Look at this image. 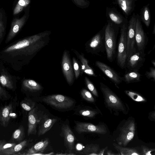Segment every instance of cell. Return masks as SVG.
<instances>
[{
  "label": "cell",
  "mask_w": 155,
  "mask_h": 155,
  "mask_svg": "<svg viewBox=\"0 0 155 155\" xmlns=\"http://www.w3.org/2000/svg\"><path fill=\"white\" fill-rule=\"evenodd\" d=\"M50 34V31H46L25 38L6 48L4 52L14 56L32 55L47 43Z\"/></svg>",
  "instance_id": "cell-1"
},
{
  "label": "cell",
  "mask_w": 155,
  "mask_h": 155,
  "mask_svg": "<svg viewBox=\"0 0 155 155\" xmlns=\"http://www.w3.org/2000/svg\"><path fill=\"white\" fill-rule=\"evenodd\" d=\"M100 89L103 94L104 104L110 113L118 116L120 113L127 114L129 110L128 105L124 102L107 86L100 82Z\"/></svg>",
  "instance_id": "cell-2"
},
{
  "label": "cell",
  "mask_w": 155,
  "mask_h": 155,
  "mask_svg": "<svg viewBox=\"0 0 155 155\" xmlns=\"http://www.w3.org/2000/svg\"><path fill=\"white\" fill-rule=\"evenodd\" d=\"M136 130V123L133 117H129L122 120L115 131L117 144L123 147L127 146L134 138Z\"/></svg>",
  "instance_id": "cell-3"
},
{
  "label": "cell",
  "mask_w": 155,
  "mask_h": 155,
  "mask_svg": "<svg viewBox=\"0 0 155 155\" xmlns=\"http://www.w3.org/2000/svg\"><path fill=\"white\" fill-rule=\"evenodd\" d=\"M104 32V40L107 58L112 62L116 57L117 39L120 28L116 25L107 22Z\"/></svg>",
  "instance_id": "cell-4"
},
{
  "label": "cell",
  "mask_w": 155,
  "mask_h": 155,
  "mask_svg": "<svg viewBox=\"0 0 155 155\" xmlns=\"http://www.w3.org/2000/svg\"><path fill=\"white\" fill-rule=\"evenodd\" d=\"M42 101L47 104L59 110L71 108L75 101L72 98L60 94H53L45 96Z\"/></svg>",
  "instance_id": "cell-5"
},
{
  "label": "cell",
  "mask_w": 155,
  "mask_h": 155,
  "mask_svg": "<svg viewBox=\"0 0 155 155\" xmlns=\"http://www.w3.org/2000/svg\"><path fill=\"white\" fill-rule=\"evenodd\" d=\"M127 24H124L120 28V36L116 55L117 65L122 69L126 68L127 61L126 36Z\"/></svg>",
  "instance_id": "cell-6"
},
{
  "label": "cell",
  "mask_w": 155,
  "mask_h": 155,
  "mask_svg": "<svg viewBox=\"0 0 155 155\" xmlns=\"http://www.w3.org/2000/svg\"><path fill=\"white\" fill-rule=\"evenodd\" d=\"M106 25V24L87 43L86 47L88 52L99 56L105 51L104 32Z\"/></svg>",
  "instance_id": "cell-7"
},
{
  "label": "cell",
  "mask_w": 155,
  "mask_h": 155,
  "mask_svg": "<svg viewBox=\"0 0 155 155\" xmlns=\"http://www.w3.org/2000/svg\"><path fill=\"white\" fill-rule=\"evenodd\" d=\"M136 18V15L134 13L128 21L126 36L127 60L137 51L135 39Z\"/></svg>",
  "instance_id": "cell-8"
},
{
  "label": "cell",
  "mask_w": 155,
  "mask_h": 155,
  "mask_svg": "<svg viewBox=\"0 0 155 155\" xmlns=\"http://www.w3.org/2000/svg\"><path fill=\"white\" fill-rule=\"evenodd\" d=\"M75 130L79 134L86 132L104 134L107 132V127L104 124L95 125L90 123L78 121L75 122Z\"/></svg>",
  "instance_id": "cell-9"
},
{
  "label": "cell",
  "mask_w": 155,
  "mask_h": 155,
  "mask_svg": "<svg viewBox=\"0 0 155 155\" xmlns=\"http://www.w3.org/2000/svg\"><path fill=\"white\" fill-rule=\"evenodd\" d=\"M135 39L137 51L144 52L148 42V38L143 27L139 15L136 14Z\"/></svg>",
  "instance_id": "cell-10"
},
{
  "label": "cell",
  "mask_w": 155,
  "mask_h": 155,
  "mask_svg": "<svg viewBox=\"0 0 155 155\" xmlns=\"http://www.w3.org/2000/svg\"><path fill=\"white\" fill-rule=\"evenodd\" d=\"M145 57L144 52L137 51L127 60L126 68L129 71H138L145 61Z\"/></svg>",
  "instance_id": "cell-11"
},
{
  "label": "cell",
  "mask_w": 155,
  "mask_h": 155,
  "mask_svg": "<svg viewBox=\"0 0 155 155\" xmlns=\"http://www.w3.org/2000/svg\"><path fill=\"white\" fill-rule=\"evenodd\" d=\"M43 114L42 111L39 110L37 107H35L29 111L28 114V125L27 134H36V128Z\"/></svg>",
  "instance_id": "cell-12"
},
{
  "label": "cell",
  "mask_w": 155,
  "mask_h": 155,
  "mask_svg": "<svg viewBox=\"0 0 155 155\" xmlns=\"http://www.w3.org/2000/svg\"><path fill=\"white\" fill-rule=\"evenodd\" d=\"M106 16L107 22L113 23L120 28L124 24L128 22L127 18L124 17L114 7H107Z\"/></svg>",
  "instance_id": "cell-13"
},
{
  "label": "cell",
  "mask_w": 155,
  "mask_h": 155,
  "mask_svg": "<svg viewBox=\"0 0 155 155\" xmlns=\"http://www.w3.org/2000/svg\"><path fill=\"white\" fill-rule=\"evenodd\" d=\"M95 65L109 79L116 84H119L123 80V77L106 64L99 61L95 62Z\"/></svg>",
  "instance_id": "cell-14"
},
{
  "label": "cell",
  "mask_w": 155,
  "mask_h": 155,
  "mask_svg": "<svg viewBox=\"0 0 155 155\" xmlns=\"http://www.w3.org/2000/svg\"><path fill=\"white\" fill-rule=\"evenodd\" d=\"M61 68L66 81L69 85H72L74 81V75L72 64L67 51H64L62 60Z\"/></svg>",
  "instance_id": "cell-15"
},
{
  "label": "cell",
  "mask_w": 155,
  "mask_h": 155,
  "mask_svg": "<svg viewBox=\"0 0 155 155\" xmlns=\"http://www.w3.org/2000/svg\"><path fill=\"white\" fill-rule=\"evenodd\" d=\"M61 136L63 137L65 146L68 152H72L74 149L76 138L70 126L63 124L61 127Z\"/></svg>",
  "instance_id": "cell-16"
},
{
  "label": "cell",
  "mask_w": 155,
  "mask_h": 155,
  "mask_svg": "<svg viewBox=\"0 0 155 155\" xmlns=\"http://www.w3.org/2000/svg\"><path fill=\"white\" fill-rule=\"evenodd\" d=\"M57 121L56 118H51L48 114H43L38 124V136L43 135L48 131Z\"/></svg>",
  "instance_id": "cell-17"
},
{
  "label": "cell",
  "mask_w": 155,
  "mask_h": 155,
  "mask_svg": "<svg viewBox=\"0 0 155 155\" xmlns=\"http://www.w3.org/2000/svg\"><path fill=\"white\" fill-rule=\"evenodd\" d=\"M27 17V15L25 14L20 18H15L13 20L10 30L6 39V43L10 41L18 32L24 25Z\"/></svg>",
  "instance_id": "cell-18"
},
{
  "label": "cell",
  "mask_w": 155,
  "mask_h": 155,
  "mask_svg": "<svg viewBox=\"0 0 155 155\" xmlns=\"http://www.w3.org/2000/svg\"><path fill=\"white\" fill-rule=\"evenodd\" d=\"M138 0H114L112 3L118 6L127 18L134 11Z\"/></svg>",
  "instance_id": "cell-19"
},
{
  "label": "cell",
  "mask_w": 155,
  "mask_h": 155,
  "mask_svg": "<svg viewBox=\"0 0 155 155\" xmlns=\"http://www.w3.org/2000/svg\"><path fill=\"white\" fill-rule=\"evenodd\" d=\"M114 148L118 153L119 155H142L141 148L138 147H127L120 146L117 143L113 144Z\"/></svg>",
  "instance_id": "cell-20"
},
{
  "label": "cell",
  "mask_w": 155,
  "mask_h": 155,
  "mask_svg": "<svg viewBox=\"0 0 155 155\" xmlns=\"http://www.w3.org/2000/svg\"><path fill=\"white\" fill-rule=\"evenodd\" d=\"M12 110L11 103L5 106L0 110V123L4 127L7 126L10 119V114Z\"/></svg>",
  "instance_id": "cell-21"
},
{
  "label": "cell",
  "mask_w": 155,
  "mask_h": 155,
  "mask_svg": "<svg viewBox=\"0 0 155 155\" xmlns=\"http://www.w3.org/2000/svg\"><path fill=\"white\" fill-rule=\"evenodd\" d=\"M74 52L79 58L81 63L82 74L83 72H84L88 75L94 77H97V76L96 74L93 69L88 64V61L87 59L85 58L83 54H80L75 51Z\"/></svg>",
  "instance_id": "cell-22"
},
{
  "label": "cell",
  "mask_w": 155,
  "mask_h": 155,
  "mask_svg": "<svg viewBox=\"0 0 155 155\" xmlns=\"http://www.w3.org/2000/svg\"><path fill=\"white\" fill-rule=\"evenodd\" d=\"M29 140H25L16 144L13 147L1 153L0 155H12L17 154V153L22 150L26 147Z\"/></svg>",
  "instance_id": "cell-23"
},
{
  "label": "cell",
  "mask_w": 155,
  "mask_h": 155,
  "mask_svg": "<svg viewBox=\"0 0 155 155\" xmlns=\"http://www.w3.org/2000/svg\"><path fill=\"white\" fill-rule=\"evenodd\" d=\"M149 5V3L140 9V15H139L141 21L147 27L149 26L151 21V13Z\"/></svg>",
  "instance_id": "cell-24"
},
{
  "label": "cell",
  "mask_w": 155,
  "mask_h": 155,
  "mask_svg": "<svg viewBox=\"0 0 155 155\" xmlns=\"http://www.w3.org/2000/svg\"><path fill=\"white\" fill-rule=\"evenodd\" d=\"M49 143L48 139L41 140L33 146L26 152V154H34L38 152L43 151L47 147Z\"/></svg>",
  "instance_id": "cell-25"
},
{
  "label": "cell",
  "mask_w": 155,
  "mask_h": 155,
  "mask_svg": "<svg viewBox=\"0 0 155 155\" xmlns=\"http://www.w3.org/2000/svg\"><path fill=\"white\" fill-rule=\"evenodd\" d=\"M23 87L26 90L31 92H37L42 89V86L34 80L27 79L24 80L22 83Z\"/></svg>",
  "instance_id": "cell-26"
},
{
  "label": "cell",
  "mask_w": 155,
  "mask_h": 155,
  "mask_svg": "<svg viewBox=\"0 0 155 155\" xmlns=\"http://www.w3.org/2000/svg\"><path fill=\"white\" fill-rule=\"evenodd\" d=\"M138 71H129L123 77V81L128 84L140 81L141 75Z\"/></svg>",
  "instance_id": "cell-27"
},
{
  "label": "cell",
  "mask_w": 155,
  "mask_h": 155,
  "mask_svg": "<svg viewBox=\"0 0 155 155\" xmlns=\"http://www.w3.org/2000/svg\"><path fill=\"white\" fill-rule=\"evenodd\" d=\"M25 137L24 128L23 126L21 125L13 132L9 142H20L23 140Z\"/></svg>",
  "instance_id": "cell-28"
},
{
  "label": "cell",
  "mask_w": 155,
  "mask_h": 155,
  "mask_svg": "<svg viewBox=\"0 0 155 155\" xmlns=\"http://www.w3.org/2000/svg\"><path fill=\"white\" fill-rule=\"evenodd\" d=\"M0 83L4 87L13 89L14 83L11 77L7 73L2 72L0 75Z\"/></svg>",
  "instance_id": "cell-29"
},
{
  "label": "cell",
  "mask_w": 155,
  "mask_h": 155,
  "mask_svg": "<svg viewBox=\"0 0 155 155\" xmlns=\"http://www.w3.org/2000/svg\"><path fill=\"white\" fill-rule=\"evenodd\" d=\"M100 150V147L98 145L91 143L86 145L81 153L87 155H98Z\"/></svg>",
  "instance_id": "cell-30"
},
{
  "label": "cell",
  "mask_w": 155,
  "mask_h": 155,
  "mask_svg": "<svg viewBox=\"0 0 155 155\" xmlns=\"http://www.w3.org/2000/svg\"><path fill=\"white\" fill-rule=\"evenodd\" d=\"M74 114L82 116L92 118L97 115L98 112L97 110L82 108L77 109Z\"/></svg>",
  "instance_id": "cell-31"
},
{
  "label": "cell",
  "mask_w": 155,
  "mask_h": 155,
  "mask_svg": "<svg viewBox=\"0 0 155 155\" xmlns=\"http://www.w3.org/2000/svg\"><path fill=\"white\" fill-rule=\"evenodd\" d=\"M30 0H19L14 8L13 14L16 15L19 13L30 3Z\"/></svg>",
  "instance_id": "cell-32"
},
{
  "label": "cell",
  "mask_w": 155,
  "mask_h": 155,
  "mask_svg": "<svg viewBox=\"0 0 155 155\" xmlns=\"http://www.w3.org/2000/svg\"><path fill=\"white\" fill-rule=\"evenodd\" d=\"M20 105L24 110L29 111L35 107V103L31 100L26 99L21 102Z\"/></svg>",
  "instance_id": "cell-33"
},
{
  "label": "cell",
  "mask_w": 155,
  "mask_h": 155,
  "mask_svg": "<svg viewBox=\"0 0 155 155\" xmlns=\"http://www.w3.org/2000/svg\"><path fill=\"white\" fill-rule=\"evenodd\" d=\"M84 80L86 85L88 89L95 96L97 97H98L97 91L93 83L86 77H85Z\"/></svg>",
  "instance_id": "cell-34"
},
{
  "label": "cell",
  "mask_w": 155,
  "mask_h": 155,
  "mask_svg": "<svg viewBox=\"0 0 155 155\" xmlns=\"http://www.w3.org/2000/svg\"><path fill=\"white\" fill-rule=\"evenodd\" d=\"M82 98L86 101L92 103L95 102V100L91 93L85 89H82L81 91Z\"/></svg>",
  "instance_id": "cell-35"
},
{
  "label": "cell",
  "mask_w": 155,
  "mask_h": 155,
  "mask_svg": "<svg viewBox=\"0 0 155 155\" xmlns=\"http://www.w3.org/2000/svg\"><path fill=\"white\" fill-rule=\"evenodd\" d=\"M125 93L130 98L135 101L143 102L145 101V99L141 95L136 92L130 91H126Z\"/></svg>",
  "instance_id": "cell-36"
},
{
  "label": "cell",
  "mask_w": 155,
  "mask_h": 155,
  "mask_svg": "<svg viewBox=\"0 0 155 155\" xmlns=\"http://www.w3.org/2000/svg\"><path fill=\"white\" fill-rule=\"evenodd\" d=\"M16 144L15 143H6L5 141L0 145V155L6 150L12 148Z\"/></svg>",
  "instance_id": "cell-37"
},
{
  "label": "cell",
  "mask_w": 155,
  "mask_h": 155,
  "mask_svg": "<svg viewBox=\"0 0 155 155\" xmlns=\"http://www.w3.org/2000/svg\"><path fill=\"white\" fill-rule=\"evenodd\" d=\"M72 2L78 6L85 8L88 7L90 2L87 0H72Z\"/></svg>",
  "instance_id": "cell-38"
},
{
  "label": "cell",
  "mask_w": 155,
  "mask_h": 155,
  "mask_svg": "<svg viewBox=\"0 0 155 155\" xmlns=\"http://www.w3.org/2000/svg\"><path fill=\"white\" fill-rule=\"evenodd\" d=\"M73 68L75 78L77 79L79 77L80 73V70L78 64L76 59L73 57L72 58Z\"/></svg>",
  "instance_id": "cell-39"
},
{
  "label": "cell",
  "mask_w": 155,
  "mask_h": 155,
  "mask_svg": "<svg viewBox=\"0 0 155 155\" xmlns=\"http://www.w3.org/2000/svg\"><path fill=\"white\" fill-rule=\"evenodd\" d=\"M146 78L148 79H152L154 81H155V68L151 67L148 71H146L145 73Z\"/></svg>",
  "instance_id": "cell-40"
},
{
  "label": "cell",
  "mask_w": 155,
  "mask_h": 155,
  "mask_svg": "<svg viewBox=\"0 0 155 155\" xmlns=\"http://www.w3.org/2000/svg\"><path fill=\"white\" fill-rule=\"evenodd\" d=\"M142 155H152L151 153L154 152L155 149L147 147L145 146L142 145L141 147Z\"/></svg>",
  "instance_id": "cell-41"
},
{
  "label": "cell",
  "mask_w": 155,
  "mask_h": 155,
  "mask_svg": "<svg viewBox=\"0 0 155 155\" xmlns=\"http://www.w3.org/2000/svg\"><path fill=\"white\" fill-rule=\"evenodd\" d=\"M2 18V15L0 13V40L3 37L5 31V28Z\"/></svg>",
  "instance_id": "cell-42"
},
{
  "label": "cell",
  "mask_w": 155,
  "mask_h": 155,
  "mask_svg": "<svg viewBox=\"0 0 155 155\" xmlns=\"http://www.w3.org/2000/svg\"><path fill=\"white\" fill-rule=\"evenodd\" d=\"M9 98L8 94L0 85V98L2 100H7Z\"/></svg>",
  "instance_id": "cell-43"
},
{
  "label": "cell",
  "mask_w": 155,
  "mask_h": 155,
  "mask_svg": "<svg viewBox=\"0 0 155 155\" xmlns=\"http://www.w3.org/2000/svg\"><path fill=\"white\" fill-rule=\"evenodd\" d=\"M148 118L151 120L155 121V113L154 111L149 113Z\"/></svg>",
  "instance_id": "cell-44"
},
{
  "label": "cell",
  "mask_w": 155,
  "mask_h": 155,
  "mask_svg": "<svg viewBox=\"0 0 155 155\" xmlns=\"http://www.w3.org/2000/svg\"><path fill=\"white\" fill-rule=\"evenodd\" d=\"M107 148V147L101 150H100L98 153V155H103L104 154V152L105 150Z\"/></svg>",
  "instance_id": "cell-45"
},
{
  "label": "cell",
  "mask_w": 155,
  "mask_h": 155,
  "mask_svg": "<svg viewBox=\"0 0 155 155\" xmlns=\"http://www.w3.org/2000/svg\"><path fill=\"white\" fill-rule=\"evenodd\" d=\"M106 154L108 155H119L118 154H116L114 153L111 150H107Z\"/></svg>",
  "instance_id": "cell-46"
},
{
  "label": "cell",
  "mask_w": 155,
  "mask_h": 155,
  "mask_svg": "<svg viewBox=\"0 0 155 155\" xmlns=\"http://www.w3.org/2000/svg\"><path fill=\"white\" fill-rule=\"evenodd\" d=\"M151 63L153 66L154 67H155V60L154 59L152 60L151 61Z\"/></svg>",
  "instance_id": "cell-47"
},
{
  "label": "cell",
  "mask_w": 155,
  "mask_h": 155,
  "mask_svg": "<svg viewBox=\"0 0 155 155\" xmlns=\"http://www.w3.org/2000/svg\"><path fill=\"white\" fill-rule=\"evenodd\" d=\"M153 29V30L152 33L153 35H155V24H154Z\"/></svg>",
  "instance_id": "cell-48"
},
{
  "label": "cell",
  "mask_w": 155,
  "mask_h": 155,
  "mask_svg": "<svg viewBox=\"0 0 155 155\" xmlns=\"http://www.w3.org/2000/svg\"><path fill=\"white\" fill-rule=\"evenodd\" d=\"M5 140H0V145L2 144L3 142Z\"/></svg>",
  "instance_id": "cell-49"
},
{
  "label": "cell",
  "mask_w": 155,
  "mask_h": 155,
  "mask_svg": "<svg viewBox=\"0 0 155 155\" xmlns=\"http://www.w3.org/2000/svg\"><path fill=\"white\" fill-rule=\"evenodd\" d=\"M152 50L148 52V54H149Z\"/></svg>",
  "instance_id": "cell-50"
},
{
  "label": "cell",
  "mask_w": 155,
  "mask_h": 155,
  "mask_svg": "<svg viewBox=\"0 0 155 155\" xmlns=\"http://www.w3.org/2000/svg\"><path fill=\"white\" fill-rule=\"evenodd\" d=\"M100 1H102V0H100Z\"/></svg>",
  "instance_id": "cell-51"
}]
</instances>
